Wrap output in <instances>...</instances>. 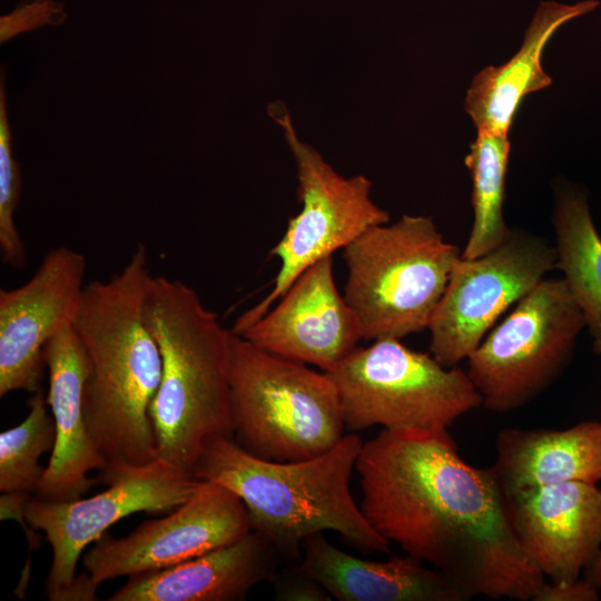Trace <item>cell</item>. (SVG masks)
<instances>
[{"instance_id": "6da1fadb", "label": "cell", "mask_w": 601, "mask_h": 601, "mask_svg": "<svg viewBox=\"0 0 601 601\" xmlns=\"http://www.w3.org/2000/svg\"><path fill=\"white\" fill-rule=\"evenodd\" d=\"M355 470L372 528L470 598L533 600L545 582L519 544L493 469L464 461L447 428H383L363 443Z\"/></svg>"}, {"instance_id": "7a4b0ae2", "label": "cell", "mask_w": 601, "mask_h": 601, "mask_svg": "<svg viewBox=\"0 0 601 601\" xmlns=\"http://www.w3.org/2000/svg\"><path fill=\"white\" fill-rule=\"evenodd\" d=\"M150 278L147 248L139 245L118 273L86 284L72 325L88 358L83 410L107 462L105 483L158 459L149 408L162 361L142 314Z\"/></svg>"}, {"instance_id": "3957f363", "label": "cell", "mask_w": 601, "mask_h": 601, "mask_svg": "<svg viewBox=\"0 0 601 601\" xmlns=\"http://www.w3.org/2000/svg\"><path fill=\"white\" fill-rule=\"evenodd\" d=\"M363 443L347 434L317 456L276 462L252 455L234 439L215 436L205 444L194 476L233 491L252 529L295 562L303 542L324 531L337 532L358 549L387 553L391 543L372 528L349 489Z\"/></svg>"}, {"instance_id": "277c9868", "label": "cell", "mask_w": 601, "mask_h": 601, "mask_svg": "<svg viewBox=\"0 0 601 601\" xmlns=\"http://www.w3.org/2000/svg\"><path fill=\"white\" fill-rule=\"evenodd\" d=\"M142 314L162 361L149 408L158 457L194 475L205 444L234 439L231 329L181 280L151 276Z\"/></svg>"}, {"instance_id": "5b68a950", "label": "cell", "mask_w": 601, "mask_h": 601, "mask_svg": "<svg viewBox=\"0 0 601 601\" xmlns=\"http://www.w3.org/2000/svg\"><path fill=\"white\" fill-rule=\"evenodd\" d=\"M229 385L234 440L254 456L306 460L344 436L339 394L326 372L260 349L233 331Z\"/></svg>"}, {"instance_id": "8992f818", "label": "cell", "mask_w": 601, "mask_h": 601, "mask_svg": "<svg viewBox=\"0 0 601 601\" xmlns=\"http://www.w3.org/2000/svg\"><path fill=\"white\" fill-rule=\"evenodd\" d=\"M344 297L363 339H401L427 329L461 258L430 217L403 215L374 226L343 249Z\"/></svg>"}, {"instance_id": "52a82bcc", "label": "cell", "mask_w": 601, "mask_h": 601, "mask_svg": "<svg viewBox=\"0 0 601 601\" xmlns=\"http://www.w3.org/2000/svg\"><path fill=\"white\" fill-rule=\"evenodd\" d=\"M345 427L356 432L447 428L482 406L466 371L445 367L397 338L356 347L334 370Z\"/></svg>"}, {"instance_id": "ba28073f", "label": "cell", "mask_w": 601, "mask_h": 601, "mask_svg": "<svg viewBox=\"0 0 601 601\" xmlns=\"http://www.w3.org/2000/svg\"><path fill=\"white\" fill-rule=\"evenodd\" d=\"M584 318L565 280L543 278L467 357V375L487 411H518L571 362Z\"/></svg>"}, {"instance_id": "9c48e42d", "label": "cell", "mask_w": 601, "mask_h": 601, "mask_svg": "<svg viewBox=\"0 0 601 601\" xmlns=\"http://www.w3.org/2000/svg\"><path fill=\"white\" fill-rule=\"evenodd\" d=\"M268 114L283 130L297 174L300 211L269 254L280 262L272 290L244 313L231 329L243 333L259 319L294 280L318 260L344 249L370 228L388 223L390 215L371 198L372 181L364 175H339L311 145L298 138L292 116L283 104Z\"/></svg>"}, {"instance_id": "30bf717a", "label": "cell", "mask_w": 601, "mask_h": 601, "mask_svg": "<svg viewBox=\"0 0 601 601\" xmlns=\"http://www.w3.org/2000/svg\"><path fill=\"white\" fill-rule=\"evenodd\" d=\"M201 480L156 459L131 466L107 484L109 487L88 499L65 502L28 499L23 518L45 533L52 549L46 595L51 601L80 600L76 569L85 548L105 531L136 512H168L186 502Z\"/></svg>"}, {"instance_id": "8fae6325", "label": "cell", "mask_w": 601, "mask_h": 601, "mask_svg": "<svg viewBox=\"0 0 601 601\" xmlns=\"http://www.w3.org/2000/svg\"><path fill=\"white\" fill-rule=\"evenodd\" d=\"M554 268L555 247L520 230L480 257H461L427 326L431 355L445 367L467 359L500 315Z\"/></svg>"}, {"instance_id": "7c38bea8", "label": "cell", "mask_w": 601, "mask_h": 601, "mask_svg": "<svg viewBox=\"0 0 601 601\" xmlns=\"http://www.w3.org/2000/svg\"><path fill=\"white\" fill-rule=\"evenodd\" d=\"M252 530L243 501L224 485L201 480L169 515L149 520L121 539L104 533L85 554L82 575L95 598L105 581L178 564L231 544Z\"/></svg>"}, {"instance_id": "4fadbf2b", "label": "cell", "mask_w": 601, "mask_h": 601, "mask_svg": "<svg viewBox=\"0 0 601 601\" xmlns=\"http://www.w3.org/2000/svg\"><path fill=\"white\" fill-rule=\"evenodd\" d=\"M83 254L49 250L23 285L0 290V396L41 391L45 347L72 327L85 289Z\"/></svg>"}, {"instance_id": "5bb4252c", "label": "cell", "mask_w": 601, "mask_h": 601, "mask_svg": "<svg viewBox=\"0 0 601 601\" xmlns=\"http://www.w3.org/2000/svg\"><path fill=\"white\" fill-rule=\"evenodd\" d=\"M278 299L238 335L260 349L326 373L363 339L356 314L336 287L333 256L308 267Z\"/></svg>"}, {"instance_id": "9a60e30c", "label": "cell", "mask_w": 601, "mask_h": 601, "mask_svg": "<svg viewBox=\"0 0 601 601\" xmlns=\"http://www.w3.org/2000/svg\"><path fill=\"white\" fill-rule=\"evenodd\" d=\"M525 555L554 583L580 579L601 552V489L572 481L504 492Z\"/></svg>"}, {"instance_id": "2e32d148", "label": "cell", "mask_w": 601, "mask_h": 601, "mask_svg": "<svg viewBox=\"0 0 601 601\" xmlns=\"http://www.w3.org/2000/svg\"><path fill=\"white\" fill-rule=\"evenodd\" d=\"M49 371L47 404L50 407L56 442L36 497L65 502L80 499L93 484L92 470L105 472L107 462L93 442L85 417L83 388L89 364L85 348L69 327L45 347Z\"/></svg>"}, {"instance_id": "e0dca14e", "label": "cell", "mask_w": 601, "mask_h": 601, "mask_svg": "<svg viewBox=\"0 0 601 601\" xmlns=\"http://www.w3.org/2000/svg\"><path fill=\"white\" fill-rule=\"evenodd\" d=\"M278 551L252 530L240 540L178 564L129 577L110 601H238L272 581Z\"/></svg>"}, {"instance_id": "ac0fdd59", "label": "cell", "mask_w": 601, "mask_h": 601, "mask_svg": "<svg viewBox=\"0 0 601 601\" xmlns=\"http://www.w3.org/2000/svg\"><path fill=\"white\" fill-rule=\"evenodd\" d=\"M300 568L338 601H466L449 577L410 554L366 560L332 544L322 533L302 546Z\"/></svg>"}, {"instance_id": "d6986e66", "label": "cell", "mask_w": 601, "mask_h": 601, "mask_svg": "<svg viewBox=\"0 0 601 601\" xmlns=\"http://www.w3.org/2000/svg\"><path fill=\"white\" fill-rule=\"evenodd\" d=\"M598 6L597 0L539 4L518 52L503 65L482 69L467 89L464 107L477 130L509 134L523 99L552 83L541 63L549 40L563 24Z\"/></svg>"}, {"instance_id": "ffe728a7", "label": "cell", "mask_w": 601, "mask_h": 601, "mask_svg": "<svg viewBox=\"0 0 601 601\" xmlns=\"http://www.w3.org/2000/svg\"><path fill=\"white\" fill-rule=\"evenodd\" d=\"M491 466L504 492L581 481H601V421L565 430L505 427Z\"/></svg>"}, {"instance_id": "44dd1931", "label": "cell", "mask_w": 601, "mask_h": 601, "mask_svg": "<svg viewBox=\"0 0 601 601\" xmlns=\"http://www.w3.org/2000/svg\"><path fill=\"white\" fill-rule=\"evenodd\" d=\"M553 225L556 268L581 309L593 353L601 355V237L585 195L574 188L559 193Z\"/></svg>"}, {"instance_id": "7402d4cb", "label": "cell", "mask_w": 601, "mask_h": 601, "mask_svg": "<svg viewBox=\"0 0 601 601\" xmlns=\"http://www.w3.org/2000/svg\"><path fill=\"white\" fill-rule=\"evenodd\" d=\"M510 155L508 134L477 130L465 165L472 180L473 225L461 257H480L511 234L503 217L505 177Z\"/></svg>"}, {"instance_id": "603a6c76", "label": "cell", "mask_w": 601, "mask_h": 601, "mask_svg": "<svg viewBox=\"0 0 601 601\" xmlns=\"http://www.w3.org/2000/svg\"><path fill=\"white\" fill-rule=\"evenodd\" d=\"M41 391L33 393L27 417L0 434V491L2 493L37 492L45 469L42 454L52 451L56 427Z\"/></svg>"}, {"instance_id": "cb8c5ba5", "label": "cell", "mask_w": 601, "mask_h": 601, "mask_svg": "<svg viewBox=\"0 0 601 601\" xmlns=\"http://www.w3.org/2000/svg\"><path fill=\"white\" fill-rule=\"evenodd\" d=\"M8 117L6 69L0 71V250L2 260L14 268L27 264L26 245L17 229L14 213L20 201L22 177L12 149Z\"/></svg>"}, {"instance_id": "d4e9b609", "label": "cell", "mask_w": 601, "mask_h": 601, "mask_svg": "<svg viewBox=\"0 0 601 601\" xmlns=\"http://www.w3.org/2000/svg\"><path fill=\"white\" fill-rule=\"evenodd\" d=\"M67 18L65 6L56 0H24L0 19V42L29 31L61 24Z\"/></svg>"}, {"instance_id": "484cf974", "label": "cell", "mask_w": 601, "mask_h": 601, "mask_svg": "<svg viewBox=\"0 0 601 601\" xmlns=\"http://www.w3.org/2000/svg\"><path fill=\"white\" fill-rule=\"evenodd\" d=\"M275 589L276 600L282 601H329L328 592L299 564L276 572L272 580Z\"/></svg>"}, {"instance_id": "4316f807", "label": "cell", "mask_w": 601, "mask_h": 601, "mask_svg": "<svg viewBox=\"0 0 601 601\" xmlns=\"http://www.w3.org/2000/svg\"><path fill=\"white\" fill-rule=\"evenodd\" d=\"M599 589L585 579L569 583L544 582L533 601H597Z\"/></svg>"}, {"instance_id": "83f0119b", "label": "cell", "mask_w": 601, "mask_h": 601, "mask_svg": "<svg viewBox=\"0 0 601 601\" xmlns=\"http://www.w3.org/2000/svg\"><path fill=\"white\" fill-rule=\"evenodd\" d=\"M583 579L601 590V552L597 559L584 570Z\"/></svg>"}]
</instances>
